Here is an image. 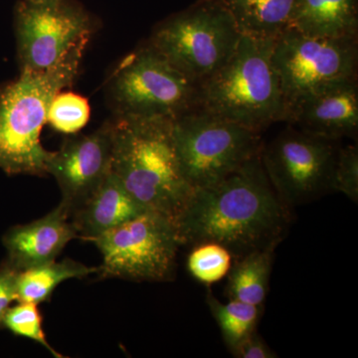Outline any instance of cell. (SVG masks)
Masks as SVG:
<instances>
[{"label": "cell", "mask_w": 358, "mask_h": 358, "mask_svg": "<svg viewBox=\"0 0 358 358\" xmlns=\"http://www.w3.org/2000/svg\"><path fill=\"white\" fill-rule=\"evenodd\" d=\"M88 44L77 45L48 69L20 70L0 92V169L8 176H47L51 152L40 141L42 129L54 96L74 84Z\"/></svg>", "instance_id": "3"}, {"label": "cell", "mask_w": 358, "mask_h": 358, "mask_svg": "<svg viewBox=\"0 0 358 358\" xmlns=\"http://www.w3.org/2000/svg\"><path fill=\"white\" fill-rule=\"evenodd\" d=\"M20 70L43 71L90 42L91 16L75 0H21L15 8Z\"/></svg>", "instance_id": "10"}, {"label": "cell", "mask_w": 358, "mask_h": 358, "mask_svg": "<svg viewBox=\"0 0 358 358\" xmlns=\"http://www.w3.org/2000/svg\"><path fill=\"white\" fill-rule=\"evenodd\" d=\"M69 219L60 203L38 220L9 228L2 238L6 260L20 272L55 261L66 245L79 238Z\"/></svg>", "instance_id": "14"}, {"label": "cell", "mask_w": 358, "mask_h": 358, "mask_svg": "<svg viewBox=\"0 0 358 358\" xmlns=\"http://www.w3.org/2000/svg\"><path fill=\"white\" fill-rule=\"evenodd\" d=\"M241 36L224 0H197L155 26L147 43L200 83L229 60Z\"/></svg>", "instance_id": "5"}, {"label": "cell", "mask_w": 358, "mask_h": 358, "mask_svg": "<svg viewBox=\"0 0 358 358\" xmlns=\"http://www.w3.org/2000/svg\"><path fill=\"white\" fill-rule=\"evenodd\" d=\"M147 211L110 173L102 185L81 206L71 214L70 219L79 238L91 241L106 231Z\"/></svg>", "instance_id": "15"}, {"label": "cell", "mask_w": 358, "mask_h": 358, "mask_svg": "<svg viewBox=\"0 0 358 358\" xmlns=\"http://www.w3.org/2000/svg\"><path fill=\"white\" fill-rule=\"evenodd\" d=\"M232 259L230 252L222 245L205 242L193 246L188 256L187 268L197 281L211 285L228 275Z\"/></svg>", "instance_id": "22"}, {"label": "cell", "mask_w": 358, "mask_h": 358, "mask_svg": "<svg viewBox=\"0 0 358 358\" xmlns=\"http://www.w3.org/2000/svg\"><path fill=\"white\" fill-rule=\"evenodd\" d=\"M291 222L264 171L261 154L216 185L193 189L174 220L180 245L214 242L233 258L279 245Z\"/></svg>", "instance_id": "1"}, {"label": "cell", "mask_w": 358, "mask_h": 358, "mask_svg": "<svg viewBox=\"0 0 358 358\" xmlns=\"http://www.w3.org/2000/svg\"><path fill=\"white\" fill-rule=\"evenodd\" d=\"M174 148L193 189L208 187L261 154L260 133L197 109L173 121Z\"/></svg>", "instance_id": "7"}, {"label": "cell", "mask_w": 358, "mask_h": 358, "mask_svg": "<svg viewBox=\"0 0 358 358\" xmlns=\"http://www.w3.org/2000/svg\"><path fill=\"white\" fill-rule=\"evenodd\" d=\"M284 122L303 133L336 141L357 136V77L320 85L287 103Z\"/></svg>", "instance_id": "13"}, {"label": "cell", "mask_w": 358, "mask_h": 358, "mask_svg": "<svg viewBox=\"0 0 358 358\" xmlns=\"http://www.w3.org/2000/svg\"><path fill=\"white\" fill-rule=\"evenodd\" d=\"M20 271L6 260L0 266V329H2L4 315L11 303L17 301V277Z\"/></svg>", "instance_id": "25"}, {"label": "cell", "mask_w": 358, "mask_h": 358, "mask_svg": "<svg viewBox=\"0 0 358 358\" xmlns=\"http://www.w3.org/2000/svg\"><path fill=\"white\" fill-rule=\"evenodd\" d=\"M331 189L343 193L357 203L358 201V148L350 145L339 148L331 178Z\"/></svg>", "instance_id": "24"}, {"label": "cell", "mask_w": 358, "mask_h": 358, "mask_svg": "<svg viewBox=\"0 0 358 358\" xmlns=\"http://www.w3.org/2000/svg\"><path fill=\"white\" fill-rule=\"evenodd\" d=\"M231 353L238 358L277 357V355L268 348L267 343L259 336L257 331L244 338Z\"/></svg>", "instance_id": "26"}, {"label": "cell", "mask_w": 358, "mask_h": 358, "mask_svg": "<svg viewBox=\"0 0 358 358\" xmlns=\"http://www.w3.org/2000/svg\"><path fill=\"white\" fill-rule=\"evenodd\" d=\"M206 303L230 352L257 331L260 307L235 300L222 303L212 292L207 293Z\"/></svg>", "instance_id": "20"}, {"label": "cell", "mask_w": 358, "mask_h": 358, "mask_svg": "<svg viewBox=\"0 0 358 358\" xmlns=\"http://www.w3.org/2000/svg\"><path fill=\"white\" fill-rule=\"evenodd\" d=\"M275 40L242 35L229 60L199 83V109L261 133L284 122L286 101L274 65Z\"/></svg>", "instance_id": "4"}, {"label": "cell", "mask_w": 358, "mask_h": 358, "mask_svg": "<svg viewBox=\"0 0 358 358\" xmlns=\"http://www.w3.org/2000/svg\"><path fill=\"white\" fill-rule=\"evenodd\" d=\"M113 124L106 122L89 134L66 138L57 152H51L47 174L57 181L70 216L93 194L112 173Z\"/></svg>", "instance_id": "12"}, {"label": "cell", "mask_w": 358, "mask_h": 358, "mask_svg": "<svg viewBox=\"0 0 358 358\" xmlns=\"http://www.w3.org/2000/svg\"><path fill=\"white\" fill-rule=\"evenodd\" d=\"M36 303H24L20 301L13 307H10L4 315L2 327L7 329L15 336L31 339L46 348L49 352L56 358L65 357L64 355L56 352L50 343L47 341L43 327H42V317L40 315Z\"/></svg>", "instance_id": "23"}, {"label": "cell", "mask_w": 358, "mask_h": 358, "mask_svg": "<svg viewBox=\"0 0 358 358\" xmlns=\"http://www.w3.org/2000/svg\"><path fill=\"white\" fill-rule=\"evenodd\" d=\"M103 256L99 275L134 282L173 279L179 247L173 219L147 210L91 240Z\"/></svg>", "instance_id": "8"}, {"label": "cell", "mask_w": 358, "mask_h": 358, "mask_svg": "<svg viewBox=\"0 0 358 358\" xmlns=\"http://www.w3.org/2000/svg\"><path fill=\"white\" fill-rule=\"evenodd\" d=\"M303 0H224L242 35L275 40L294 29Z\"/></svg>", "instance_id": "16"}, {"label": "cell", "mask_w": 358, "mask_h": 358, "mask_svg": "<svg viewBox=\"0 0 358 358\" xmlns=\"http://www.w3.org/2000/svg\"><path fill=\"white\" fill-rule=\"evenodd\" d=\"M278 245L255 250L237 259L228 273L226 294L229 300L262 307L267 298L268 282Z\"/></svg>", "instance_id": "18"}, {"label": "cell", "mask_w": 358, "mask_h": 358, "mask_svg": "<svg viewBox=\"0 0 358 358\" xmlns=\"http://www.w3.org/2000/svg\"><path fill=\"white\" fill-rule=\"evenodd\" d=\"M115 117L176 120L199 105V83L145 43L131 52L108 80Z\"/></svg>", "instance_id": "6"}, {"label": "cell", "mask_w": 358, "mask_h": 358, "mask_svg": "<svg viewBox=\"0 0 358 358\" xmlns=\"http://www.w3.org/2000/svg\"><path fill=\"white\" fill-rule=\"evenodd\" d=\"M294 29L310 36L358 37V0H303Z\"/></svg>", "instance_id": "17"}, {"label": "cell", "mask_w": 358, "mask_h": 358, "mask_svg": "<svg viewBox=\"0 0 358 358\" xmlns=\"http://www.w3.org/2000/svg\"><path fill=\"white\" fill-rule=\"evenodd\" d=\"M358 37H320L291 29L275 40L272 61L287 103L320 85L357 77Z\"/></svg>", "instance_id": "11"}, {"label": "cell", "mask_w": 358, "mask_h": 358, "mask_svg": "<svg viewBox=\"0 0 358 358\" xmlns=\"http://www.w3.org/2000/svg\"><path fill=\"white\" fill-rule=\"evenodd\" d=\"M96 273H100V268L88 267L71 259L26 268L18 273L17 301L38 305L48 301L61 282L69 279H83Z\"/></svg>", "instance_id": "19"}, {"label": "cell", "mask_w": 358, "mask_h": 358, "mask_svg": "<svg viewBox=\"0 0 358 358\" xmlns=\"http://www.w3.org/2000/svg\"><path fill=\"white\" fill-rule=\"evenodd\" d=\"M173 121L159 117H115L112 173L141 206L174 221L193 188L179 166Z\"/></svg>", "instance_id": "2"}, {"label": "cell", "mask_w": 358, "mask_h": 358, "mask_svg": "<svg viewBox=\"0 0 358 358\" xmlns=\"http://www.w3.org/2000/svg\"><path fill=\"white\" fill-rule=\"evenodd\" d=\"M91 107L88 99L74 92H59L47 114V124L59 133L75 134L88 124Z\"/></svg>", "instance_id": "21"}, {"label": "cell", "mask_w": 358, "mask_h": 358, "mask_svg": "<svg viewBox=\"0 0 358 358\" xmlns=\"http://www.w3.org/2000/svg\"><path fill=\"white\" fill-rule=\"evenodd\" d=\"M338 150L336 141L289 126L262 147L261 162L278 196L291 209L331 189Z\"/></svg>", "instance_id": "9"}]
</instances>
